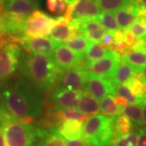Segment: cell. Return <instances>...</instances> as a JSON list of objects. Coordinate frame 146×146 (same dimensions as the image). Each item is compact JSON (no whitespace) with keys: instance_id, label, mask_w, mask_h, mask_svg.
I'll list each match as a JSON object with an SVG mask.
<instances>
[{"instance_id":"obj_1","label":"cell","mask_w":146,"mask_h":146,"mask_svg":"<svg viewBox=\"0 0 146 146\" xmlns=\"http://www.w3.org/2000/svg\"><path fill=\"white\" fill-rule=\"evenodd\" d=\"M42 92L21 76L3 82L0 88V102L17 119H33L43 112Z\"/></svg>"},{"instance_id":"obj_2","label":"cell","mask_w":146,"mask_h":146,"mask_svg":"<svg viewBox=\"0 0 146 146\" xmlns=\"http://www.w3.org/2000/svg\"><path fill=\"white\" fill-rule=\"evenodd\" d=\"M19 67L22 76L42 91L50 90L63 72L51 56L32 53L22 58Z\"/></svg>"},{"instance_id":"obj_3","label":"cell","mask_w":146,"mask_h":146,"mask_svg":"<svg viewBox=\"0 0 146 146\" xmlns=\"http://www.w3.org/2000/svg\"><path fill=\"white\" fill-rule=\"evenodd\" d=\"M115 116L89 117L83 124L82 137L88 146H106L115 138Z\"/></svg>"},{"instance_id":"obj_4","label":"cell","mask_w":146,"mask_h":146,"mask_svg":"<svg viewBox=\"0 0 146 146\" xmlns=\"http://www.w3.org/2000/svg\"><path fill=\"white\" fill-rule=\"evenodd\" d=\"M33 120H21L3 127L7 146H32L36 139V129Z\"/></svg>"},{"instance_id":"obj_5","label":"cell","mask_w":146,"mask_h":146,"mask_svg":"<svg viewBox=\"0 0 146 146\" xmlns=\"http://www.w3.org/2000/svg\"><path fill=\"white\" fill-rule=\"evenodd\" d=\"M21 47L15 42H7L0 47V84L6 81L19 68Z\"/></svg>"},{"instance_id":"obj_6","label":"cell","mask_w":146,"mask_h":146,"mask_svg":"<svg viewBox=\"0 0 146 146\" xmlns=\"http://www.w3.org/2000/svg\"><path fill=\"white\" fill-rule=\"evenodd\" d=\"M57 23V19L49 16L44 11L35 9L27 16L24 35L31 37L48 36Z\"/></svg>"},{"instance_id":"obj_7","label":"cell","mask_w":146,"mask_h":146,"mask_svg":"<svg viewBox=\"0 0 146 146\" xmlns=\"http://www.w3.org/2000/svg\"><path fill=\"white\" fill-rule=\"evenodd\" d=\"M51 57L58 66L64 71L80 64L83 61L84 55V54L74 51L67 45L58 42L53 51Z\"/></svg>"},{"instance_id":"obj_8","label":"cell","mask_w":146,"mask_h":146,"mask_svg":"<svg viewBox=\"0 0 146 146\" xmlns=\"http://www.w3.org/2000/svg\"><path fill=\"white\" fill-rule=\"evenodd\" d=\"M119 63V55L114 50H109L103 58L88 63L87 69L94 74L111 79Z\"/></svg>"},{"instance_id":"obj_9","label":"cell","mask_w":146,"mask_h":146,"mask_svg":"<svg viewBox=\"0 0 146 146\" xmlns=\"http://www.w3.org/2000/svg\"><path fill=\"white\" fill-rule=\"evenodd\" d=\"M19 42L28 52L37 54L51 56L55 46L58 42L54 41L50 37H31L23 35L19 38Z\"/></svg>"},{"instance_id":"obj_10","label":"cell","mask_w":146,"mask_h":146,"mask_svg":"<svg viewBox=\"0 0 146 146\" xmlns=\"http://www.w3.org/2000/svg\"><path fill=\"white\" fill-rule=\"evenodd\" d=\"M85 94V90L71 91L64 89L60 84H57L53 90L51 98L58 109L74 108L77 106L79 102Z\"/></svg>"},{"instance_id":"obj_11","label":"cell","mask_w":146,"mask_h":146,"mask_svg":"<svg viewBox=\"0 0 146 146\" xmlns=\"http://www.w3.org/2000/svg\"><path fill=\"white\" fill-rule=\"evenodd\" d=\"M72 25L77 31H80L89 41L99 43L106 33V30L95 19H79L74 18Z\"/></svg>"},{"instance_id":"obj_12","label":"cell","mask_w":146,"mask_h":146,"mask_svg":"<svg viewBox=\"0 0 146 146\" xmlns=\"http://www.w3.org/2000/svg\"><path fill=\"white\" fill-rule=\"evenodd\" d=\"M85 87L86 90L97 100H102L108 94L115 95V84L111 80L91 72L89 73V78Z\"/></svg>"},{"instance_id":"obj_13","label":"cell","mask_w":146,"mask_h":146,"mask_svg":"<svg viewBox=\"0 0 146 146\" xmlns=\"http://www.w3.org/2000/svg\"><path fill=\"white\" fill-rule=\"evenodd\" d=\"M89 73L87 68H72L63 75L59 84L64 89L71 91L83 89L88 81Z\"/></svg>"},{"instance_id":"obj_14","label":"cell","mask_w":146,"mask_h":146,"mask_svg":"<svg viewBox=\"0 0 146 146\" xmlns=\"http://www.w3.org/2000/svg\"><path fill=\"white\" fill-rule=\"evenodd\" d=\"M32 146H65V141L59 134L58 127L49 131L36 129V139Z\"/></svg>"},{"instance_id":"obj_15","label":"cell","mask_w":146,"mask_h":146,"mask_svg":"<svg viewBox=\"0 0 146 146\" xmlns=\"http://www.w3.org/2000/svg\"><path fill=\"white\" fill-rule=\"evenodd\" d=\"M100 12L98 6L93 0H78L73 6L72 17L96 20Z\"/></svg>"},{"instance_id":"obj_16","label":"cell","mask_w":146,"mask_h":146,"mask_svg":"<svg viewBox=\"0 0 146 146\" xmlns=\"http://www.w3.org/2000/svg\"><path fill=\"white\" fill-rule=\"evenodd\" d=\"M1 7L3 10L18 16H28L37 6L27 0H4Z\"/></svg>"},{"instance_id":"obj_17","label":"cell","mask_w":146,"mask_h":146,"mask_svg":"<svg viewBox=\"0 0 146 146\" xmlns=\"http://www.w3.org/2000/svg\"><path fill=\"white\" fill-rule=\"evenodd\" d=\"M82 122L75 119L63 120L58 127L59 134L67 140H76L82 137Z\"/></svg>"},{"instance_id":"obj_18","label":"cell","mask_w":146,"mask_h":146,"mask_svg":"<svg viewBox=\"0 0 146 146\" xmlns=\"http://www.w3.org/2000/svg\"><path fill=\"white\" fill-rule=\"evenodd\" d=\"M58 23L53 27L50 32V37L57 42H65L72 36L76 34L77 30L72 25L61 21L59 17L57 18Z\"/></svg>"},{"instance_id":"obj_19","label":"cell","mask_w":146,"mask_h":146,"mask_svg":"<svg viewBox=\"0 0 146 146\" xmlns=\"http://www.w3.org/2000/svg\"><path fill=\"white\" fill-rule=\"evenodd\" d=\"M137 71L138 68L120 60L119 64L118 65L114 75L111 77V80L115 85L125 83L137 72Z\"/></svg>"},{"instance_id":"obj_20","label":"cell","mask_w":146,"mask_h":146,"mask_svg":"<svg viewBox=\"0 0 146 146\" xmlns=\"http://www.w3.org/2000/svg\"><path fill=\"white\" fill-rule=\"evenodd\" d=\"M88 118H89V115L80 111L78 109L66 108V109H59L58 110L54 111L51 115L50 119H52V121H55V123L56 122L60 123L64 119H75L83 123Z\"/></svg>"},{"instance_id":"obj_21","label":"cell","mask_w":146,"mask_h":146,"mask_svg":"<svg viewBox=\"0 0 146 146\" xmlns=\"http://www.w3.org/2000/svg\"><path fill=\"white\" fill-rule=\"evenodd\" d=\"M115 95L108 94L104 97L100 104V111L103 115L108 116H117L123 113V106L115 101Z\"/></svg>"},{"instance_id":"obj_22","label":"cell","mask_w":146,"mask_h":146,"mask_svg":"<svg viewBox=\"0 0 146 146\" xmlns=\"http://www.w3.org/2000/svg\"><path fill=\"white\" fill-rule=\"evenodd\" d=\"M123 84H126L131 92L139 98L144 100L146 98V83L138 71L132 77Z\"/></svg>"},{"instance_id":"obj_23","label":"cell","mask_w":146,"mask_h":146,"mask_svg":"<svg viewBox=\"0 0 146 146\" xmlns=\"http://www.w3.org/2000/svg\"><path fill=\"white\" fill-rule=\"evenodd\" d=\"M77 109L87 115L98 114L100 111V104L98 100L86 93L79 102Z\"/></svg>"},{"instance_id":"obj_24","label":"cell","mask_w":146,"mask_h":146,"mask_svg":"<svg viewBox=\"0 0 146 146\" xmlns=\"http://www.w3.org/2000/svg\"><path fill=\"white\" fill-rule=\"evenodd\" d=\"M109 51V49H106L102 45H98L95 42H89L88 46L84 51V57L86 60L90 63L103 58Z\"/></svg>"},{"instance_id":"obj_25","label":"cell","mask_w":146,"mask_h":146,"mask_svg":"<svg viewBox=\"0 0 146 146\" xmlns=\"http://www.w3.org/2000/svg\"><path fill=\"white\" fill-rule=\"evenodd\" d=\"M133 129V124L125 115H120L115 117L114 123V131L115 137L123 136L129 133Z\"/></svg>"},{"instance_id":"obj_26","label":"cell","mask_w":146,"mask_h":146,"mask_svg":"<svg viewBox=\"0 0 146 146\" xmlns=\"http://www.w3.org/2000/svg\"><path fill=\"white\" fill-rule=\"evenodd\" d=\"M120 60L134 66L136 68L146 67V53L143 51H133L120 57Z\"/></svg>"},{"instance_id":"obj_27","label":"cell","mask_w":146,"mask_h":146,"mask_svg":"<svg viewBox=\"0 0 146 146\" xmlns=\"http://www.w3.org/2000/svg\"><path fill=\"white\" fill-rule=\"evenodd\" d=\"M96 21H98L100 25L103 27L106 31L110 33L112 35L119 28L115 16L111 12H107V11L100 12L99 15L96 18Z\"/></svg>"},{"instance_id":"obj_28","label":"cell","mask_w":146,"mask_h":146,"mask_svg":"<svg viewBox=\"0 0 146 146\" xmlns=\"http://www.w3.org/2000/svg\"><path fill=\"white\" fill-rule=\"evenodd\" d=\"M123 114L125 115L136 126H142V108L137 104L127 105L123 109Z\"/></svg>"},{"instance_id":"obj_29","label":"cell","mask_w":146,"mask_h":146,"mask_svg":"<svg viewBox=\"0 0 146 146\" xmlns=\"http://www.w3.org/2000/svg\"><path fill=\"white\" fill-rule=\"evenodd\" d=\"M65 42V45H67L72 50L77 53L84 54L88 46L89 40L83 35L76 34Z\"/></svg>"},{"instance_id":"obj_30","label":"cell","mask_w":146,"mask_h":146,"mask_svg":"<svg viewBox=\"0 0 146 146\" xmlns=\"http://www.w3.org/2000/svg\"><path fill=\"white\" fill-rule=\"evenodd\" d=\"M102 11L115 12L127 2V0H93Z\"/></svg>"},{"instance_id":"obj_31","label":"cell","mask_w":146,"mask_h":146,"mask_svg":"<svg viewBox=\"0 0 146 146\" xmlns=\"http://www.w3.org/2000/svg\"><path fill=\"white\" fill-rule=\"evenodd\" d=\"M116 86L117 87L115 88V95L124 98L127 102L131 104H139L142 102L143 100L132 94L126 84H121Z\"/></svg>"},{"instance_id":"obj_32","label":"cell","mask_w":146,"mask_h":146,"mask_svg":"<svg viewBox=\"0 0 146 146\" xmlns=\"http://www.w3.org/2000/svg\"><path fill=\"white\" fill-rule=\"evenodd\" d=\"M137 132L130 131L129 133L123 136L115 137L112 141V146H136L137 143Z\"/></svg>"},{"instance_id":"obj_33","label":"cell","mask_w":146,"mask_h":146,"mask_svg":"<svg viewBox=\"0 0 146 146\" xmlns=\"http://www.w3.org/2000/svg\"><path fill=\"white\" fill-rule=\"evenodd\" d=\"M68 6V0H46V7L50 13L55 16H62Z\"/></svg>"},{"instance_id":"obj_34","label":"cell","mask_w":146,"mask_h":146,"mask_svg":"<svg viewBox=\"0 0 146 146\" xmlns=\"http://www.w3.org/2000/svg\"><path fill=\"white\" fill-rule=\"evenodd\" d=\"M131 32L136 37H142L146 34V18L136 17L130 26Z\"/></svg>"},{"instance_id":"obj_35","label":"cell","mask_w":146,"mask_h":146,"mask_svg":"<svg viewBox=\"0 0 146 146\" xmlns=\"http://www.w3.org/2000/svg\"><path fill=\"white\" fill-rule=\"evenodd\" d=\"M102 46H104L105 48L106 49H110L111 46H113V44L115 43L114 42V37H113V35L110 33H106L104 34V36L102 39Z\"/></svg>"},{"instance_id":"obj_36","label":"cell","mask_w":146,"mask_h":146,"mask_svg":"<svg viewBox=\"0 0 146 146\" xmlns=\"http://www.w3.org/2000/svg\"><path fill=\"white\" fill-rule=\"evenodd\" d=\"M146 47V42L143 37H138L136 40L135 43L131 46V50L134 51H143L145 52Z\"/></svg>"},{"instance_id":"obj_37","label":"cell","mask_w":146,"mask_h":146,"mask_svg":"<svg viewBox=\"0 0 146 146\" xmlns=\"http://www.w3.org/2000/svg\"><path fill=\"white\" fill-rule=\"evenodd\" d=\"M124 42L128 46L131 48L133 46V44L135 43L136 40V36L131 32L130 29H124Z\"/></svg>"},{"instance_id":"obj_38","label":"cell","mask_w":146,"mask_h":146,"mask_svg":"<svg viewBox=\"0 0 146 146\" xmlns=\"http://www.w3.org/2000/svg\"><path fill=\"white\" fill-rule=\"evenodd\" d=\"M136 146H146V127H143L139 131L137 136Z\"/></svg>"},{"instance_id":"obj_39","label":"cell","mask_w":146,"mask_h":146,"mask_svg":"<svg viewBox=\"0 0 146 146\" xmlns=\"http://www.w3.org/2000/svg\"><path fill=\"white\" fill-rule=\"evenodd\" d=\"M115 43H120L124 42V31L123 29H117L113 34Z\"/></svg>"},{"instance_id":"obj_40","label":"cell","mask_w":146,"mask_h":146,"mask_svg":"<svg viewBox=\"0 0 146 146\" xmlns=\"http://www.w3.org/2000/svg\"><path fill=\"white\" fill-rule=\"evenodd\" d=\"M65 146H86V143L84 139L82 140H69L65 143Z\"/></svg>"},{"instance_id":"obj_41","label":"cell","mask_w":146,"mask_h":146,"mask_svg":"<svg viewBox=\"0 0 146 146\" xmlns=\"http://www.w3.org/2000/svg\"><path fill=\"white\" fill-rule=\"evenodd\" d=\"M141 108H142V126L146 127V98L141 102Z\"/></svg>"},{"instance_id":"obj_42","label":"cell","mask_w":146,"mask_h":146,"mask_svg":"<svg viewBox=\"0 0 146 146\" xmlns=\"http://www.w3.org/2000/svg\"><path fill=\"white\" fill-rule=\"evenodd\" d=\"M8 41H10V42H15L16 40L15 38H13V37H11V36L4 37V35H3V34L0 33V47L3 46L6 43H7Z\"/></svg>"},{"instance_id":"obj_43","label":"cell","mask_w":146,"mask_h":146,"mask_svg":"<svg viewBox=\"0 0 146 146\" xmlns=\"http://www.w3.org/2000/svg\"><path fill=\"white\" fill-rule=\"evenodd\" d=\"M0 146H7L3 133V127L0 124Z\"/></svg>"},{"instance_id":"obj_44","label":"cell","mask_w":146,"mask_h":146,"mask_svg":"<svg viewBox=\"0 0 146 146\" xmlns=\"http://www.w3.org/2000/svg\"><path fill=\"white\" fill-rule=\"evenodd\" d=\"M115 101H116V102H117L118 104L120 105V106H123V107H124L125 106L127 105V102L124 98H121V97H119V96L115 97Z\"/></svg>"},{"instance_id":"obj_45","label":"cell","mask_w":146,"mask_h":146,"mask_svg":"<svg viewBox=\"0 0 146 146\" xmlns=\"http://www.w3.org/2000/svg\"><path fill=\"white\" fill-rule=\"evenodd\" d=\"M138 72L141 73L142 77H143V80L145 81L146 83V67L142 68H138Z\"/></svg>"},{"instance_id":"obj_46","label":"cell","mask_w":146,"mask_h":146,"mask_svg":"<svg viewBox=\"0 0 146 146\" xmlns=\"http://www.w3.org/2000/svg\"><path fill=\"white\" fill-rule=\"evenodd\" d=\"M136 1L139 6L141 7V8H143V7L146 8V0H136Z\"/></svg>"},{"instance_id":"obj_47","label":"cell","mask_w":146,"mask_h":146,"mask_svg":"<svg viewBox=\"0 0 146 146\" xmlns=\"http://www.w3.org/2000/svg\"><path fill=\"white\" fill-rule=\"evenodd\" d=\"M27 1H29V2H30V3H32L35 4L36 6H38V4H39V2H40V0H27Z\"/></svg>"},{"instance_id":"obj_48","label":"cell","mask_w":146,"mask_h":146,"mask_svg":"<svg viewBox=\"0 0 146 146\" xmlns=\"http://www.w3.org/2000/svg\"><path fill=\"white\" fill-rule=\"evenodd\" d=\"M142 37H143V38L145 39V42H146V34H145V36H142Z\"/></svg>"},{"instance_id":"obj_49","label":"cell","mask_w":146,"mask_h":146,"mask_svg":"<svg viewBox=\"0 0 146 146\" xmlns=\"http://www.w3.org/2000/svg\"><path fill=\"white\" fill-rule=\"evenodd\" d=\"M3 1H4V0H0V4H1V3H2L3 2Z\"/></svg>"},{"instance_id":"obj_50","label":"cell","mask_w":146,"mask_h":146,"mask_svg":"<svg viewBox=\"0 0 146 146\" xmlns=\"http://www.w3.org/2000/svg\"><path fill=\"white\" fill-rule=\"evenodd\" d=\"M145 52L146 53V47H145Z\"/></svg>"},{"instance_id":"obj_51","label":"cell","mask_w":146,"mask_h":146,"mask_svg":"<svg viewBox=\"0 0 146 146\" xmlns=\"http://www.w3.org/2000/svg\"><path fill=\"white\" fill-rule=\"evenodd\" d=\"M106 146H112V145H106Z\"/></svg>"},{"instance_id":"obj_52","label":"cell","mask_w":146,"mask_h":146,"mask_svg":"<svg viewBox=\"0 0 146 146\" xmlns=\"http://www.w3.org/2000/svg\"><path fill=\"white\" fill-rule=\"evenodd\" d=\"M86 146H88V145H86Z\"/></svg>"}]
</instances>
